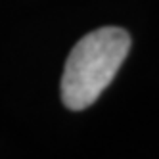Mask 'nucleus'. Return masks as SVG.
Wrapping results in <instances>:
<instances>
[{
  "label": "nucleus",
  "mask_w": 159,
  "mask_h": 159,
  "mask_svg": "<svg viewBox=\"0 0 159 159\" xmlns=\"http://www.w3.org/2000/svg\"><path fill=\"white\" fill-rule=\"evenodd\" d=\"M130 50V37L121 27L88 33L67 56L61 77V100L73 111L86 109L117 75Z\"/></svg>",
  "instance_id": "f257e3e1"
}]
</instances>
